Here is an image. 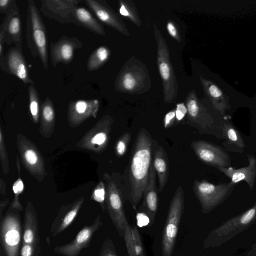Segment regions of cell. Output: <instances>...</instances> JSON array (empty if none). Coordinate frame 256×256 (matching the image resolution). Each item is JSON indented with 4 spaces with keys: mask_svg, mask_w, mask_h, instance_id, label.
Listing matches in <instances>:
<instances>
[{
    "mask_svg": "<svg viewBox=\"0 0 256 256\" xmlns=\"http://www.w3.org/2000/svg\"><path fill=\"white\" fill-rule=\"evenodd\" d=\"M167 30L170 34L174 38L177 37V32L174 25L170 22H169L167 24Z\"/></svg>",
    "mask_w": 256,
    "mask_h": 256,
    "instance_id": "42",
    "label": "cell"
},
{
    "mask_svg": "<svg viewBox=\"0 0 256 256\" xmlns=\"http://www.w3.org/2000/svg\"><path fill=\"white\" fill-rule=\"evenodd\" d=\"M184 209V193L182 186L176 189L170 204L162 239V256H171Z\"/></svg>",
    "mask_w": 256,
    "mask_h": 256,
    "instance_id": "5",
    "label": "cell"
},
{
    "mask_svg": "<svg viewBox=\"0 0 256 256\" xmlns=\"http://www.w3.org/2000/svg\"><path fill=\"white\" fill-rule=\"evenodd\" d=\"M40 252V248L32 245L22 244L19 256H39Z\"/></svg>",
    "mask_w": 256,
    "mask_h": 256,
    "instance_id": "32",
    "label": "cell"
},
{
    "mask_svg": "<svg viewBox=\"0 0 256 256\" xmlns=\"http://www.w3.org/2000/svg\"><path fill=\"white\" fill-rule=\"evenodd\" d=\"M102 225L100 217L98 216L90 225L83 227L72 242L56 246L54 251L64 256H78L90 246L94 234Z\"/></svg>",
    "mask_w": 256,
    "mask_h": 256,
    "instance_id": "11",
    "label": "cell"
},
{
    "mask_svg": "<svg viewBox=\"0 0 256 256\" xmlns=\"http://www.w3.org/2000/svg\"><path fill=\"white\" fill-rule=\"evenodd\" d=\"M0 256H6L2 247L0 246Z\"/></svg>",
    "mask_w": 256,
    "mask_h": 256,
    "instance_id": "45",
    "label": "cell"
},
{
    "mask_svg": "<svg viewBox=\"0 0 256 256\" xmlns=\"http://www.w3.org/2000/svg\"><path fill=\"white\" fill-rule=\"evenodd\" d=\"M26 160L30 164H34L38 160V157L36 152L32 150H26L24 154Z\"/></svg>",
    "mask_w": 256,
    "mask_h": 256,
    "instance_id": "40",
    "label": "cell"
},
{
    "mask_svg": "<svg viewBox=\"0 0 256 256\" xmlns=\"http://www.w3.org/2000/svg\"><path fill=\"white\" fill-rule=\"evenodd\" d=\"M30 99V110L31 114L37 118L39 112V97L34 84H30L28 88Z\"/></svg>",
    "mask_w": 256,
    "mask_h": 256,
    "instance_id": "27",
    "label": "cell"
},
{
    "mask_svg": "<svg viewBox=\"0 0 256 256\" xmlns=\"http://www.w3.org/2000/svg\"><path fill=\"white\" fill-rule=\"evenodd\" d=\"M26 18V37L28 49L31 55L38 57L44 69H48L47 52L48 36L46 26L43 22L36 4L28 0Z\"/></svg>",
    "mask_w": 256,
    "mask_h": 256,
    "instance_id": "2",
    "label": "cell"
},
{
    "mask_svg": "<svg viewBox=\"0 0 256 256\" xmlns=\"http://www.w3.org/2000/svg\"><path fill=\"white\" fill-rule=\"evenodd\" d=\"M110 218L120 236H124V228L128 223L124 213L122 198L115 184L109 185L107 200Z\"/></svg>",
    "mask_w": 256,
    "mask_h": 256,
    "instance_id": "14",
    "label": "cell"
},
{
    "mask_svg": "<svg viewBox=\"0 0 256 256\" xmlns=\"http://www.w3.org/2000/svg\"><path fill=\"white\" fill-rule=\"evenodd\" d=\"M124 237L129 256H145L139 232L134 226L127 223Z\"/></svg>",
    "mask_w": 256,
    "mask_h": 256,
    "instance_id": "23",
    "label": "cell"
},
{
    "mask_svg": "<svg viewBox=\"0 0 256 256\" xmlns=\"http://www.w3.org/2000/svg\"><path fill=\"white\" fill-rule=\"evenodd\" d=\"M12 188L14 194H18L20 193L24 189V184L20 180H17L14 184Z\"/></svg>",
    "mask_w": 256,
    "mask_h": 256,
    "instance_id": "41",
    "label": "cell"
},
{
    "mask_svg": "<svg viewBox=\"0 0 256 256\" xmlns=\"http://www.w3.org/2000/svg\"><path fill=\"white\" fill-rule=\"evenodd\" d=\"M75 24L82 26L96 34H106L102 26L92 16L91 13L83 7L77 6L73 12Z\"/></svg>",
    "mask_w": 256,
    "mask_h": 256,
    "instance_id": "22",
    "label": "cell"
},
{
    "mask_svg": "<svg viewBox=\"0 0 256 256\" xmlns=\"http://www.w3.org/2000/svg\"><path fill=\"white\" fill-rule=\"evenodd\" d=\"M82 202L75 206L62 216H59L52 222L50 230L49 236L54 238L64 231L73 222L80 208Z\"/></svg>",
    "mask_w": 256,
    "mask_h": 256,
    "instance_id": "24",
    "label": "cell"
},
{
    "mask_svg": "<svg viewBox=\"0 0 256 256\" xmlns=\"http://www.w3.org/2000/svg\"><path fill=\"white\" fill-rule=\"evenodd\" d=\"M222 133L224 142V146L228 150L241 153L246 146L244 141L234 126L228 121L222 126Z\"/></svg>",
    "mask_w": 256,
    "mask_h": 256,
    "instance_id": "21",
    "label": "cell"
},
{
    "mask_svg": "<svg viewBox=\"0 0 256 256\" xmlns=\"http://www.w3.org/2000/svg\"><path fill=\"white\" fill-rule=\"evenodd\" d=\"M152 164L158 178V192H162L169 176L168 158L162 146H158L155 148Z\"/></svg>",
    "mask_w": 256,
    "mask_h": 256,
    "instance_id": "20",
    "label": "cell"
},
{
    "mask_svg": "<svg viewBox=\"0 0 256 256\" xmlns=\"http://www.w3.org/2000/svg\"><path fill=\"white\" fill-rule=\"evenodd\" d=\"M107 138V134L105 132H100L96 134L92 138L91 140V142L93 144L102 145L106 143Z\"/></svg>",
    "mask_w": 256,
    "mask_h": 256,
    "instance_id": "36",
    "label": "cell"
},
{
    "mask_svg": "<svg viewBox=\"0 0 256 256\" xmlns=\"http://www.w3.org/2000/svg\"><path fill=\"white\" fill-rule=\"evenodd\" d=\"M246 256H256V242L252 246L248 252Z\"/></svg>",
    "mask_w": 256,
    "mask_h": 256,
    "instance_id": "44",
    "label": "cell"
},
{
    "mask_svg": "<svg viewBox=\"0 0 256 256\" xmlns=\"http://www.w3.org/2000/svg\"><path fill=\"white\" fill-rule=\"evenodd\" d=\"M22 32L20 15L16 1L0 26V36L7 44H13L22 51Z\"/></svg>",
    "mask_w": 256,
    "mask_h": 256,
    "instance_id": "12",
    "label": "cell"
},
{
    "mask_svg": "<svg viewBox=\"0 0 256 256\" xmlns=\"http://www.w3.org/2000/svg\"><path fill=\"white\" fill-rule=\"evenodd\" d=\"M131 140V134L126 132L119 138L116 146V152L118 156H122L126 152L128 145Z\"/></svg>",
    "mask_w": 256,
    "mask_h": 256,
    "instance_id": "28",
    "label": "cell"
},
{
    "mask_svg": "<svg viewBox=\"0 0 256 256\" xmlns=\"http://www.w3.org/2000/svg\"><path fill=\"white\" fill-rule=\"evenodd\" d=\"M235 185L231 181L215 184L205 180L195 179L192 189L202 213H208L222 203L231 194Z\"/></svg>",
    "mask_w": 256,
    "mask_h": 256,
    "instance_id": "4",
    "label": "cell"
},
{
    "mask_svg": "<svg viewBox=\"0 0 256 256\" xmlns=\"http://www.w3.org/2000/svg\"><path fill=\"white\" fill-rule=\"evenodd\" d=\"M256 221V202L246 211L212 230L204 242L205 248H216L250 227Z\"/></svg>",
    "mask_w": 256,
    "mask_h": 256,
    "instance_id": "3",
    "label": "cell"
},
{
    "mask_svg": "<svg viewBox=\"0 0 256 256\" xmlns=\"http://www.w3.org/2000/svg\"><path fill=\"white\" fill-rule=\"evenodd\" d=\"M98 256H118L115 246L110 239L107 238L104 241Z\"/></svg>",
    "mask_w": 256,
    "mask_h": 256,
    "instance_id": "29",
    "label": "cell"
},
{
    "mask_svg": "<svg viewBox=\"0 0 256 256\" xmlns=\"http://www.w3.org/2000/svg\"><path fill=\"white\" fill-rule=\"evenodd\" d=\"M136 84V80L132 75L129 73H126L122 79V86L127 90H132Z\"/></svg>",
    "mask_w": 256,
    "mask_h": 256,
    "instance_id": "33",
    "label": "cell"
},
{
    "mask_svg": "<svg viewBox=\"0 0 256 256\" xmlns=\"http://www.w3.org/2000/svg\"><path fill=\"white\" fill-rule=\"evenodd\" d=\"M22 232V244H29L40 248L37 216L31 208L26 210Z\"/></svg>",
    "mask_w": 256,
    "mask_h": 256,
    "instance_id": "17",
    "label": "cell"
},
{
    "mask_svg": "<svg viewBox=\"0 0 256 256\" xmlns=\"http://www.w3.org/2000/svg\"><path fill=\"white\" fill-rule=\"evenodd\" d=\"M20 217L9 212L0 222V242L6 256H19L22 240Z\"/></svg>",
    "mask_w": 256,
    "mask_h": 256,
    "instance_id": "6",
    "label": "cell"
},
{
    "mask_svg": "<svg viewBox=\"0 0 256 256\" xmlns=\"http://www.w3.org/2000/svg\"><path fill=\"white\" fill-rule=\"evenodd\" d=\"M158 67L160 76L166 82L170 80L171 76L170 64L162 57L158 58Z\"/></svg>",
    "mask_w": 256,
    "mask_h": 256,
    "instance_id": "30",
    "label": "cell"
},
{
    "mask_svg": "<svg viewBox=\"0 0 256 256\" xmlns=\"http://www.w3.org/2000/svg\"><path fill=\"white\" fill-rule=\"evenodd\" d=\"M98 107V102L96 100H79L71 104L72 111L78 115L94 112H96Z\"/></svg>",
    "mask_w": 256,
    "mask_h": 256,
    "instance_id": "26",
    "label": "cell"
},
{
    "mask_svg": "<svg viewBox=\"0 0 256 256\" xmlns=\"http://www.w3.org/2000/svg\"><path fill=\"white\" fill-rule=\"evenodd\" d=\"M80 0H42L40 11L46 17L62 24L73 23V12Z\"/></svg>",
    "mask_w": 256,
    "mask_h": 256,
    "instance_id": "9",
    "label": "cell"
},
{
    "mask_svg": "<svg viewBox=\"0 0 256 256\" xmlns=\"http://www.w3.org/2000/svg\"><path fill=\"white\" fill-rule=\"evenodd\" d=\"M175 118H176L175 110H172L167 113L164 118V128H166L170 127L174 123Z\"/></svg>",
    "mask_w": 256,
    "mask_h": 256,
    "instance_id": "37",
    "label": "cell"
},
{
    "mask_svg": "<svg viewBox=\"0 0 256 256\" xmlns=\"http://www.w3.org/2000/svg\"><path fill=\"white\" fill-rule=\"evenodd\" d=\"M187 112V108L183 103L177 104L175 110L176 118L177 121H180L184 118Z\"/></svg>",
    "mask_w": 256,
    "mask_h": 256,
    "instance_id": "35",
    "label": "cell"
},
{
    "mask_svg": "<svg viewBox=\"0 0 256 256\" xmlns=\"http://www.w3.org/2000/svg\"><path fill=\"white\" fill-rule=\"evenodd\" d=\"M16 0H0V12L5 14L10 10Z\"/></svg>",
    "mask_w": 256,
    "mask_h": 256,
    "instance_id": "38",
    "label": "cell"
},
{
    "mask_svg": "<svg viewBox=\"0 0 256 256\" xmlns=\"http://www.w3.org/2000/svg\"><path fill=\"white\" fill-rule=\"evenodd\" d=\"M156 172L152 163L148 182L144 190L143 206L148 214L154 220L158 206V196L156 188Z\"/></svg>",
    "mask_w": 256,
    "mask_h": 256,
    "instance_id": "18",
    "label": "cell"
},
{
    "mask_svg": "<svg viewBox=\"0 0 256 256\" xmlns=\"http://www.w3.org/2000/svg\"><path fill=\"white\" fill-rule=\"evenodd\" d=\"M94 198L96 202L103 203L105 199V190L103 186L96 189L94 193Z\"/></svg>",
    "mask_w": 256,
    "mask_h": 256,
    "instance_id": "39",
    "label": "cell"
},
{
    "mask_svg": "<svg viewBox=\"0 0 256 256\" xmlns=\"http://www.w3.org/2000/svg\"><path fill=\"white\" fill-rule=\"evenodd\" d=\"M84 2L100 21L118 30H122L118 18L104 1L84 0Z\"/></svg>",
    "mask_w": 256,
    "mask_h": 256,
    "instance_id": "16",
    "label": "cell"
},
{
    "mask_svg": "<svg viewBox=\"0 0 256 256\" xmlns=\"http://www.w3.org/2000/svg\"><path fill=\"white\" fill-rule=\"evenodd\" d=\"M120 14L124 16H130V14L128 11L126 9V6L124 5V4L122 2L120 4Z\"/></svg>",
    "mask_w": 256,
    "mask_h": 256,
    "instance_id": "43",
    "label": "cell"
},
{
    "mask_svg": "<svg viewBox=\"0 0 256 256\" xmlns=\"http://www.w3.org/2000/svg\"><path fill=\"white\" fill-rule=\"evenodd\" d=\"M136 220L137 225L140 228L147 226L150 222L148 216L144 212H138L136 215Z\"/></svg>",
    "mask_w": 256,
    "mask_h": 256,
    "instance_id": "34",
    "label": "cell"
},
{
    "mask_svg": "<svg viewBox=\"0 0 256 256\" xmlns=\"http://www.w3.org/2000/svg\"><path fill=\"white\" fill-rule=\"evenodd\" d=\"M246 157L248 164L246 166L236 169L232 167L220 168L218 170L235 184L242 180L245 181L252 190L256 178V158L251 154H247Z\"/></svg>",
    "mask_w": 256,
    "mask_h": 256,
    "instance_id": "15",
    "label": "cell"
},
{
    "mask_svg": "<svg viewBox=\"0 0 256 256\" xmlns=\"http://www.w3.org/2000/svg\"><path fill=\"white\" fill-rule=\"evenodd\" d=\"M109 55V50L104 46H101L96 49L88 60V70L93 71L99 68L107 60Z\"/></svg>",
    "mask_w": 256,
    "mask_h": 256,
    "instance_id": "25",
    "label": "cell"
},
{
    "mask_svg": "<svg viewBox=\"0 0 256 256\" xmlns=\"http://www.w3.org/2000/svg\"><path fill=\"white\" fill-rule=\"evenodd\" d=\"M190 146L196 156L204 164L217 169L230 167V157L222 147L203 140L192 141Z\"/></svg>",
    "mask_w": 256,
    "mask_h": 256,
    "instance_id": "8",
    "label": "cell"
},
{
    "mask_svg": "<svg viewBox=\"0 0 256 256\" xmlns=\"http://www.w3.org/2000/svg\"><path fill=\"white\" fill-rule=\"evenodd\" d=\"M82 42L76 37L62 36L57 42L50 45V58L52 66L59 63L69 64L73 59L74 50L81 48Z\"/></svg>",
    "mask_w": 256,
    "mask_h": 256,
    "instance_id": "13",
    "label": "cell"
},
{
    "mask_svg": "<svg viewBox=\"0 0 256 256\" xmlns=\"http://www.w3.org/2000/svg\"><path fill=\"white\" fill-rule=\"evenodd\" d=\"M205 92L212 102L214 108L224 116L230 109L229 98L225 94L212 82L201 79Z\"/></svg>",
    "mask_w": 256,
    "mask_h": 256,
    "instance_id": "19",
    "label": "cell"
},
{
    "mask_svg": "<svg viewBox=\"0 0 256 256\" xmlns=\"http://www.w3.org/2000/svg\"><path fill=\"white\" fill-rule=\"evenodd\" d=\"M0 67L4 72L20 79L25 84H34L30 78L28 67L22 51L13 47L8 50L0 60Z\"/></svg>",
    "mask_w": 256,
    "mask_h": 256,
    "instance_id": "10",
    "label": "cell"
},
{
    "mask_svg": "<svg viewBox=\"0 0 256 256\" xmlns=\"http://www.w3.org/2000/svg\"><path fill=\"white\" fill-rule=\"evenodd\" d=\"M186 108L190 121L201 133L224 139L222 125L218 124L212 114L195 98L192 96L188 100Z\"/></svg>",
    "mask_w": 256,
    "mask_h": 256,
    "instance_id": "7",
    "label": "cell"
},
{
    "mask_svg": "<svg viewBox=\"0 0 256 256\" xmlns=\"http://www.w3.org/2000/svg\"><path fill=\"white\" fill-rule=\"evenodd\" d=\"M152 141L148 132L142 128L137 134L130 158L129 180L130 201L136 209L143 196L152 164Z\"/></svg>",
    "mask_w": 256,
    "mask_h": 256,
    "instance_id": "1",
    "label": "cell"
},
{
    "mask_svg": "<svg viewBox=\"0 0 256 256\" xmlns=\"http://www.w3.org/2000/svg\"><path fill=\"white\" fill-rule=\"evenodd\" d=\"M42 114L44 118L48 122L52 120L54 117V111L52 104L50 99L46 97L43 106L42 110Z\"/></svg>",
    "mask_w": 256,
    "mask_h": 256,
    "instance_id": "31",
    "label": "cell"
}]
</instances>
